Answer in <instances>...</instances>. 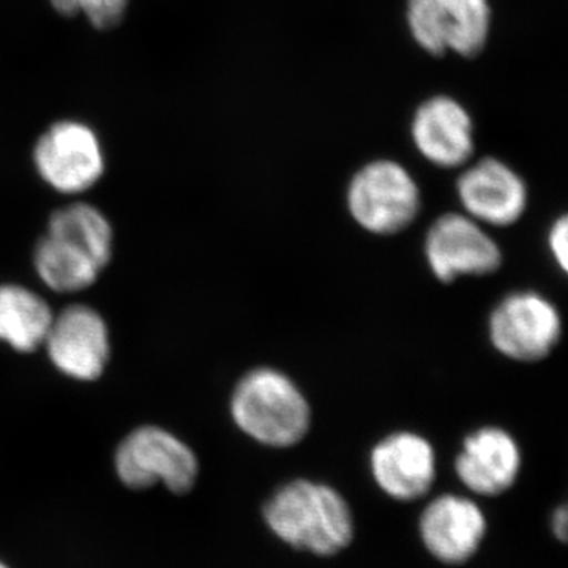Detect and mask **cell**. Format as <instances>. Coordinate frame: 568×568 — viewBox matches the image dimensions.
I'll list each match as a JSON object with an SVG mask.
<instances>
[{
  "instance_id": "cell-21",
  "label": "cell",
  "mask_w": 568,
  "mask_h": 568,
  "mask_svg": "<svg viewBox=\"0 0 568 568\" xmlns=\"http://www.w3.org/2000/svg\"><path fill=\"white\" fill-rule=\"evenodd\" d=\"M0 568H9V567L3 566V564H2V562H0Z\"/></svg>"
},
{
  "instance_id": "cell-13",
  "label": "cell",
  "mask_w": 568,
  "mask_h": 568,
  "mask_svg": "<svg viewBox=\"0 0 568 568\" xmlns=\"http://www.w3.org/2000/svg\"><path fill=\"white\" fill-rule=\"evenodd\" d=\"M417 151L426 162L455 170L474 155V122L458 100L436 95L417 108L410 123Z\"/></svg>"
},
{
  "instance_id": "cell-1",
  "label": "cell",
  "mask_w": 568,
  "mask_h": 568,
  "mask_svg": "<svg viewBox=\"0 0 568 568\" xmlns=\"http://www.w3.org/2000/svg\"><path fill=\"white\" fill-rule=\"evenodd\" d=\"M264 519L284 544L323 558L349 547L355 534L353 510L345 497L306 478L276 489L265 503Z\"/></svg>"
},
{
  "instance_id": "cell-4",
  "label": "cell",
  "mask_w": 568,
  "mask_h": 568,
  "mask_svg": "<svg viewBox=\"0 0 568 568\" xmlns=\"http://www.w3.org/2000/svg\"><path fill=\"white\" fill-rule=\"evenodd\" d=\"M347 209L357 224L376 235L402 233L420 212V190L413 175L392 160H376L354 174Z\"/></svg>"
},
{
  "instance_id": "cell-16",
  "label": "cell",
  "mask_w": 568,
  "mask_h": 568,
  "mask_svg": "<svg viewBox=\"0 0 568 568\" xmlns=\"http://www.w3.org/2000/svg\"><path fill=\"white\" fill-rule=\"evenodd\" d=\"M33 268L41 283L58 294L89 290L103 272L92 257L77 246L47 233L33 250Z\"/></svg>"
},
{
  "instance_id": "cell-3",
  "label": "cell",
  "mask_w": 568,
  "mask_h": 568,
  "mask_svg": "<svg viewBox=\"0 0 568 568\" xmlns=\"http://www.w3.org/2000/svg\"><path fill=\"white\" fill-rule=\"evenodd\" d=\"M115 474L125 487L145 489L162 484L185 495L196 484L200 462L192 447L170 429L142 425L115 448Z\"/></svg>"
},
{
  "instance_id": "cell-8",
  "label": "cell",
  "mask_w": 568,
  "mask_h": 568,
  "mask_svg": "<svg viewBox=\"0 0 568 568\" xmlns=\"http://www.w3.org/2000/svg\"><path fill=\"white\" fill-rule=\"evenodd\" d=\"M43 349L61 375L92 383L110 364V327L92 306L70 305L52 317Z\"/></svg>"
},
{
  "instance_id": "cell-10",
  "label": "cell",
  "mask_w": 568,
  "mask_h": 568,
  "mask_svg": "<svg viewBox=\"0 0 568 568\" xmlns=\"http://www.w3.org/2000/svg\"><path fill=\"white\" fill-rule=\"evenodd\" d=\"M458 197L466 215L489 226H511L528 207V186L507 163L484 159L459 175Z\"/></svg>"
},
{
  "instance_id": "cell-15",
  "label": "cell",
  "mask_w": 568,
  "mask_h": 568,
  "mask_svg": "<svg viewBox=\"0 0 568 568\" xmlns=\"http://www.w3.org/2000/svg\"><path fill=\"white\" fill-rule=\"evenodd\" d=\"M52 317L51 306L36 291L17 283L0 284V343L21 354L43 347Z\"/></svg>"
},
{
  "instance_id": "cell-14",
  "label": "cell",
  "mask_w": 568,
  "mask_h": 568,
  "mask_svg": "<svg viewBox=\"0 0 568 568\" xmlns=\"http://www.w3.org/2000/svg\"><path fill=\"white\" fill-rule=\"evenodd\" d=\"M455 470L469 491L478 496H500L517 484L521 450L506 429L485 426L466 437Z\"/></svg>"
},
{
  "instance_id": "cell-7",
  "label": "cell",
  "mask_w": 568,
  "mask_h": 568,
  "mask_svg": "<svg viewBox=\"0 0 568 568\" xmlns=\"http://www.w3.org/2000/svg\"><path fill=\"white\" fill-rule=\"evenodd\" d=\"M489 339L500 354L515 362H540L555 351L562 336L558 308L537 293H515L489 316Z\"/></svg>"
},
{
  "instance_id": "cell-17",
  "label": "cell",
  "mask_w": 568,
  "mask_h": 568,
  "mask_svg": "<svg viewBox=\"0 0 568 568\" xmlns=\"http://www.w3.org/2000/svg\"><path fill=\"white\" fill-rule=\"evenodd\" d=\"M47 234L77 246L106 268L114 254V230L106 215L95 205L73 203L52 212Z\"/></svg>"
},
{
  "instance_id": "cell-12",
  "label": "cell",
  "mask_w": 568,
  "mask_h": 568,
  "mask_svg": "<svg viewBox=\"0 0 568 568\" xmlns=\"http://www.w3.org/2000/svg\"><path fill=\"white\" fill-rule=\"evenodd\" d=\"M377 487L392 499H420L436 480V452L417 433L398 432L376 444L369 457Z\"/></svg>"
},
{
  "instance_id": "cell-18",
  "label": "cell",
  "mask_w": 568,
  "mask_h": 568,
  "mask_svg": "<svg viewBox=\"0 0 568 568\" xmlns=\"http://www.w3.org/2000/svg\"><path fill=\"white\" fill-rule=\"evenodd\" d=\"M52 9L63 17L82 14L93 28L110 31L121 24L129 0H50Z\"/></svg>"
},
{
  "instance_id": "cell-2",
  "label": "cell",
  "mask_w": 568,
  "mask_h": 568,
  "mask_svg": "<svg viewBox=\"0 0 568 568\" xmlns=\"http://www.w3.org/2000/svg\"><path fill=\"white\" fill-rule=\"evenodd\" d=\"M230 410L235 426L265 447L297 446L312 426V407L304 392L290 376L267 366L239 381Z\"/></svg>"
},
{
  "instance_id": "cell-20",
  "label": "cell",
  "mask_w": 568,
  "mask_h": 568,
  "mask_svg": "<svg viewBox=\"0 0 568 568\" xmlns=\"http://www.w3.org/2000/svg\"><path fill=\"white\" fill-rule=\"evenodd\" d=\"M567 521L568 514L566 506L559 507L558 510L555 511V515H552L551 530L560 541L567 540Z\"/></svg>"
},
{
  "instance_id": "cell-19",
  "label": "cell",
  "mask_w": 568,
  "mask_h": 568,
  "mask_svg": "<svg viewBox=\"0 0 568 568\" xmlns=\"http://www.w3.org/2000/svg\"><path fill=\"white\" fill-rule=\"evenodd\" d=\"M548 245L551 250L552 256H555L556 263L564 272H567L568 267V220L567 215L560 216L552 224L551 231L548 235Z\"/></svg>"
},
{
  "instance_id": "cell-5",
  "label": "cell",
  "mask_w": 568,
  "mask_h": 568,
  "mask_svg": "<svg viewBox=\"0 0 568 568\" xmlns=\"http://www.w3.org/2000/svg\"><path fill=\"white\" fill-rule=\"evenodd\" d=\"M406 21L422 50L477 58L491 32L489 0H407Z\"/></svg>"
},
{
  "instance_id": "cell-11",
  "label": "cell",
  "mask_w": 568,
  "mask_h": 568,
  "mask_svg": "<svg viewBox=\"0 0 568 568\" xmlns=\"http://www.w3.org/2000/svg\"><path fill=\"white\" fill-rule=\"evenodd\" d=\"M487 518L474 500L444 495L422 511L418 530L426 551L447 566H462L476 556L485 534Z\"/></svg>"
},
{
  "instance_id": "cell-9",
  "label": "cell",
  "mask_w": 568,
  "mask_h": 568,
  "mask_svg": "<svg viewBox=\"0 0 568 568\" xmlns=\"http://www.w3.org/2000/svg\"><path fill=\"white\" fill-rule=\"evenodd\" d=\"M425 256L436 278L452 283L459 276L495 274L503 265V252L495 239L469 215L446 213L428 230Z\"/></svg>"
},
{
  "instance_id": "cell-6",
  "label": "cell",
  "mask_w": 568,
  "mask_h": 568,
  "mask_svg": "<svg viewBox=\"0 0 568 568\" xmlns=\"http://www.w3.org/2000/svg\"><path fill=\"white\" fill-rule=\"evenodd\" d=\"M41 181L62 194L88 192L104 173V153L91 126L77 121L54 123L33 148Z\"/></svg>"
}]
</instances>
